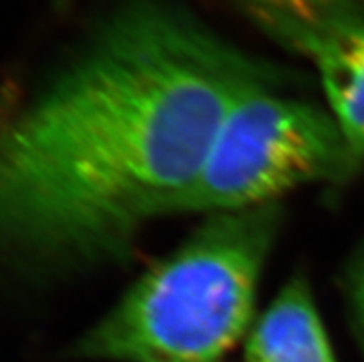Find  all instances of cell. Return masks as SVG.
<instances>
[{"mask_svg": "<svg viewBox=\"0 0 364 362\" xmlns=\"http://www.w3.org/2000/svg\"><path fill=\"white\" fill-rule=\"evenodd\" d=\"M279 225L277 203L208 215L76 340L73 353L109 362H220L254 326Z\"/></svg>", "mask_w": 364, "mask_h": 362, "instance_id": "cell-2", "label": "cell"}, {"mask_svg": "<svg viewBox=\"0 0 364 362\" xmlns=\"http://www.w3.org/2000/svg\"><path fill=\"white\" fill-rule=\"evenodd\" d=\"M257 21L277 18L314 23L341 15L364 14V0H242Z\"/></svg>", "mask_w": 364, "mask_h": 362, "instance_id": "cell-6", "label": "cell"}, {"mask_svg": "<svg viewBox=\"0 0 364 362\" xmlns=\"http://www.w3.org/2000/svg\"><path fill=\"white\" fill-rule=\"evenodd\" d=\"M348 176L346 142L331 113L268 85L228 111L172 215L272 206L292 188Z\"/></svg>", "mask_w": 364, "mask_h": 362, "instance_id": "cell-3", "label": "cell"}, {"mask_svg": "<svg viewBox=\"0 0 364 362\" xmlns=\"http://www.w3.org/2000/svg\"><path fill=\"white\" fill-rule=\"evenodd\" d=\"M264 30L311 61L348 151L350 174L364 161V14L314 23L264 18Z\"/></svg>", "mask_w": 364, "mask_h": 362, "instance_id": "cell-4", "label": "cell"}, {"mask_svg": "<svg viewBox=\"0 0 364 362\" xmlns=\"http://www.w3.org/2000/svg\"><path fill=\"white\" fill-rule=\"evenodd\" d=\"M246 362H337L309 281L296 275L246 335Z\"/></svg>", "mask_w": 364, "mask_h": 362, "instance_id": "cell-5", "label": "cell"}, {"mask_svg": "<svg viewBox=\"0 0 364 362\" xmlns=\"http://www.w3.org/2000/svg\"><path fill=\"white\" fill-rule=\"evenodd\" d=\"M348 298H350L351 318L355 324L357 335L364 346V247L351 266L350 280H348Z\"/></svg>", "mask_w": 364, "mask_h": 362, "instance_id": "cell-7", "label": "cell"}, {"mask_svg": "<svg viewBox=\"0 0 364 362\" xmlns=\"http://www.w3.org/2000/svg\"><path fill=\"white\" fill-rule=\"evenodd\" d=\"M276 73L171 0H124L0 120V275L122 255L174 213L240 98Z\"/></svg>", "mask_w": 364, "mask_h": 362, "instance_id": "cell-1", "label": "cell"}, {"mask_svg": "<svg viewBox=\"0 0 364 362\" xmlns=\"http://www.w3.org/2000/svg\"><path fill=\"white\" fill-rule=\"evenodd\" d=\"M14 95H15L14 87L2 89V91H0V120H2V117L6 115L9 104H11V100H14Z\"/></svg>", "mask_w": 364, "mask_h": 362, "instance_id": "cell-8", "label": "cell"}]
</instances>
